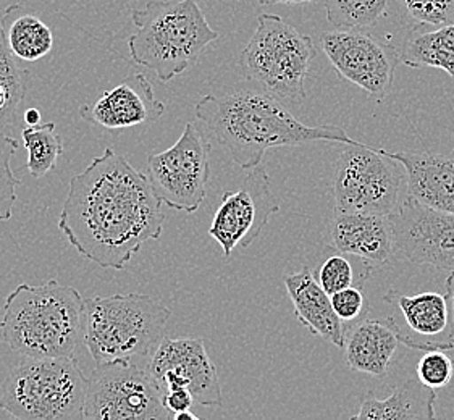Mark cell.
I'll return each mask as SVG.
<instances>
[{
  "mask_svg": "<svg viewBox=\"0 0 454 420\" xmlns=\"http://www.w3.org/2000/svg\"><path fill=\"white\" fill-rule=\"evenodd\" d=\"M165 214L147 175L107 147L70 180L59 229L78 254L123 270L164 231Z\"/></svg>",
  "mask_w": 454,
  "mask_h": 420,
  "instance_id": "1",
  "label": "cell"
},
{
  "mask_svg": "<svg viewBox=\"0 0 454 420\" xmlns=\"http://www.w3.org/2000/svg\"><path fill=\"white\" fill-rule=\"evenodd\" d=\"M194 113L212 131L230 159L245 170L259 167L270 149L318 141L357 144L345 129L309 127L270 94L247 88L222 96L207 94L196 104Z\"/></svg>",
  "mask_w": 454,
  "mask_h": 420,
  "instance_id": "2",
  "label": "cell"
},
{
  "mask_svg": "<svg viewBox=\"0 0 454 420\" xmlns=\"http://www.w3.org/2000/svg\"><path fill=\"white\" fill-rule=\"evenodd\" d=\"M84 299L57 280L20 284L4 304L0 333L5 345L27 359L73 357L82 335Z\"/></svg>",
  "mask_w": 454,
  "mask_h": 420,
  "instance_id": "3",
  "label": "cell"
},
{
  "mask_svg": "<svg viewBox=\"0 0 454 420\" xmlns=\"http://www.w3.org/2000/svg\"><path fill=\"white\" fill-rule=\"evenodd\" d=\"M131 19L137 33L128 37L129 55L160 82L184 74L220 37L198 0H151L131 10Z\"/></svg>",
  "mask_w": 454,
  "mask_h": 420,
  "instance_id": "4",
  "label": "cell"
},
{
  "mask_svg": "<svg viewBox=\"0 0 454 420\" xmlns=\"http://www.w3.org/2000/svg\"><path fill=\"white\" fill-rule=\"evenodd\" d=\"M172 311L141 292L84 299L82 339L98 366L151 357Z\"/></svg>",
  "mask_w": 454,
  "mask_h": 420,
  "instance_id": "5",
  "label": "cell"
},
{
  "mask_svg": "<svg viewBox=\"0 0 454 420\" xmlns=\"http://www.w3.org/2000/svg\"><path fill=\"white\" fill-rule=\"evenodd\" d=\"M88 388L74 357H25L0 385V409L12 420H86Z\"/></svg>",
  "mask_w": 454,
  "mask_h": 420,
  "instance_id": "6",
  "label": "cell"
},
{
  "mask_svg": "<svg viewBox=\"0 0 454 420\" xmlns=\"http://www.w3.org/2000/svg\"><path fill=\"white\" fill-rule=\"evenodd\" d=\"M317 55L312 39L273 13L257 17V27L241 52L246 76L283 104L306 97V80Z\"/></svg>",
  "mask_w": 454,
  "mask_h": 420,
  "instance_id": "7",
  "label": "cell"
},
{
  "mask_svg": "<svg viewBox=\"0 0 454 420\" xmlns=\"http://www.w3.org/2000/svg\"><path fill=\"white\" fill-rule=\"evenodd\" d=\"M406 182L400 164L380 149L353 144L340 154L333 172L335 214H375L390 217L401 206Z\"/></svg>",
  "mask_w": 454,
  "mask_h": 420,
  "instance_id": "8",
  "label": "cell"
},
{
  "mask_svg": "<svg viewBox=\"0 0 454 420\" xmlns=\"http://www.w3.org/2000/svg\"><path fill=\"white\" fill-rule=\"evenodd\" d=\"M86 420H173L164 392L147 366L135 361L102 364L90 377Z\"/></svg>",
  "mask_w": 454,
  "mask_h": 420,
  "instance_id": "9",
  "label": "cell"
},
{
  "mask_svg": "<svg viewBox=\"0 0 454 420\" xmlns=\"http://www.w3.org/2000/svg\"><path fill=\"white\" fill-rule=\"evenodd\" d=\"M147 178L157 199L170 209L194 214L207 194L210 144L194 123H186L170 149L147 159Z\"/></svg>",
  "mask_w": 454,
  "mask_h": 420,
  "instance_id": "10",
  "label": "cell"
},
{
  "mask_svg": "<svg viewBox=\"0 0 454 420\" xmlns=\"http://www.w3.org/2000/svg\"><path fill=\"white\" fill-rule=\"evenodd\" d=\"M322 51L338 76L380 102L390 94L400 51L367 31L335 29L320 37Z\"/></svg>",
  "mask_w": 454,
  "mask_h": 420,
  "instance_id": "11",
  "label": "cell"
},
{
  "mask_svg": "<svg viewBox=\"0 0 454 420\" xmlns=\"http://www.w3.org/2000/svg\"><path fill=\"white\" fill-rule=\"evenodd\" d=\"M278 209L270 178L259 165L249 170L238 190L223 192L209 235L222 247L223 257H230L237 247L251 246Z\"/></svg>",
  "mask_w": 454,
  "mask_h": 420,
  "instance_id": "12",
  "label": "cell"
},
{
  "mask_svg": "<svg viewBox=\"0 0 454 420\" xmlns=\"http://www.w3.org/2000/svg\"><path fill=\"white\" fill-rule=\"evenodd\" d=\"M388 219L396 256L411 264L454 272V214L432 209L408 196Z\"/></svg>",
  "mask_w": 454,
  "mask_h": 420,
  "instance_id": "13",
  "label": "cell"
},
{
  "mask_svg": "<svg viewBox=\"0 0 454 420\" xmlns=\"http://www.w3.org/2000/svg\"><path fill=\"white\" fill-rule=\"evenodd\" d=\"M162 392L190 390L194 401L220 408L223 404L217 369L202 338H164L147 361Z\"/></svg>",
  "mask_w": 454,
  "mask_h": 420,
  "instance_id": "14",
  "label": "cell"
},
{
  "mask_svg": "<svg viewBox=\"0 0 454 420\" xmlns=\"http://www.w3.org/2000/svg\"><path fill=\"white\" fill-rule=\"evenodd\" d=\"M165 113V105L155 97L153 84L143 74H133L115 88L102 92L92 104H84L80 117L92 127L125 129L154 123Z\"/></svg>",
  "mask_w": 454,
  "mask_h": 420,
  "instance_id": "15",
  "label": "cell"
},
{
  "mask_svg": "<svg viewBox=\"0 0 454 420\" xmlns=\"http://www.w3.org/2000/svg\"><path fill=\"white\" fill-rule=\"evenodd\" d=\"M414 347V341L393 317L363 319L346 338V362L351 370L383 378L390 370L398 345Z\"/></svg>",
  "mask_w": 454,
  "mask_h": 420,
  "instance_id": "16",
  "label": "cell"
},
{
  "mask_svg": "<svg viewBox=\"0 0 454 420\" xmlns=\"http://www.w3.org/2000/svg\"><path fill=\"white\" fill-rule=\"evenodd\" d=\"M328 246L373 265L387 264L393 251L390 219L375 214H335L327 229Z\"/></svg>",
  "mask_w": 454,
  "mask_h": 420,
  "instance_id": "17",
  "label": "cell"
},
{
  "mask_svg": "<svg viewBox=\"0 0 454 420\" xmlns=\"http://www.w3.org/2000/svg\"><path fill=\"white\" fill-rule=\"evenodd\" d=\"M380 151L404 168L408 196L432 209L454 214V151L450 154Z\"/></svg>",
  "mask_w": 454,
  "mask_h": 420,
  "instance_id": "18",
  "label": "cell"
},
{
  "mask_svg": "<svg viewBox=\"0 0 454 420\" xmlns=\"http://www.w3.org/2000/svg\"><path fill=\"white\" fill-rule=\"evenodd\" d=\"M283 284L301 323L312 335L325 339L338 349H345L351 325L336 315L330 296L317 284L309 267L304 265L298 272L285 275Z\"/></svg>",
  "mask_w": 454,
  "mask_h": 420,
  "instance_id": "19",
  "label": "cell"
},
{
  "mask_svg": "<svg viewBox=\"0 0 454 420\" xmlns=\"http://www.w3.org/2000/svg\"><path fill=\"white\" fill-rule=\"evenodd\" d=\"M383 301L400 309L408 329L418 335L419 341L440 351L454 349V319L451 315L450 292H424L406 296L390 290Z\"/></svg>",
  "mask_w": 454,
  "mask_h": 420,
  "instance_id": "20",
  "label": "cell"
},
{
  "mask_svg": "<svg viewBox=\"0 0 454 420\" xmlns=\"http://www.w3.org/2000/svg\"><path fill=\"white\" fill-rule=\"evenodd\" d=\"M436 392L419 380H406L385 400L367 394L351 420H438L435 414Z\"/></svg>",
  "mask_w": 454,
  "mask_h": 420,
  "instance_id": "21",
  "label": "cell"
},
{
  "mask_svg": "<svg viewBox=\"0 0 454 420\" xmlns=\"http://www.w3.org/2000/svg\"><path fill=\"white\" fill-rule=\"evenodd\" d=\"M401 64L432 66L454 78V25L418 27L409 31L400 49Z\"/></svg>",
  "mask_w": 454,
  "mask_h": 420,
  "instance_id": "22",
  "label": "cell"
},
{
  "mask_svg": "<svg viewBox=\"0 0 454 420\" xmlns=\"http://www.w3.org/2000/svg\"><path fill=\"white\" fill-rule=\"evenodd\" d=\"M2 27L10 52L20 60L36 62L54 47L52 29L27 7L10 5L2 15Z\"/></svg>",
  "mask_w": 454,
  "mask_h": 420,
  "instance_id": "23",
  "label": "cell"
},
{
  "mask_svg": "<svg viewBox=\"0 0 454 420\" xmlns=\"http://www.w3.org/2000/svg\"><path fill=\"white\" fill-rule=\"evenodd\" d=\"M27 91V74L10 52L4 27L0 23V131L15 136L20 123V107Z\"/></svg>",
  "mask_w": 454,
  "mask_h": 420,
  "instance_id": "24",
  "label": "cell"
},
{
  "mask_svg": "<svg viewBox=\"0 0 454 420\" xmlns=\"http://www.w3.org/2000/svg\"><path fill=\"white\" fill-rule=\"evenodd\" d=\"M396 0H327V19L336 29L367 31L390 15Z\"/></svg>",
  "mask_w": 454,
  "mask_h": 420,
  "instance_id": "25",
  "label": "cell"
},
{
  "mask_svg": "<svg viewBox=\"0 0 454 420\" xmlns=\"http://www.w3.org/2000/svg\"><path fill=\"white\" fill-rule=\"evenodd\" d=\"M21 137L27 151V172L33 178H43L55 170L57 162L64 154V143L55 131V123H39L23 127Z\"/></svg>",
  "mask_w": 454,
  "mask_h": 420,
  "instance_id": "26",
  "label": "cell"
},
{
  "mask_svg": "<svg viewBox=\"0 0 454 420\" xmlns=\"http://www.w3.org/2000/svg\"><path fill=\"white\" fill-rule=\"evenodd\" d=\"M19 147V141L15 137L0 131V222L12 219L17 202V188L21 182L13 175L10 160Z\"/></svg>",
  "mask_w": 454,
  "mask_h": 420,
  "instance_id": "27",
  "label": "cell"
},
{
  "mask_svg": "<svg viewBox=\"0 0 454 420\" xmlns=\"http://www.w3.org/2000/svg\"><path fill=\"white\" fill-rule=\"evenodd\" d=\"M314 276L328 296L348 290V288H353V286L363 290L364 286L363 282L357 280V276H356L353 262L348 261L343 254H336V256L325 259L318 267Z\"/></svg>",
  "mask_w": 454,
  "mask_h": 420,
  "instance_id": "28",
  "label": "cell"
},
{
  "mask_svg": "<svg viewBox=\"0 0 454 420\" xmlns=\"http://www.w3.org/2000/svg\"><path fill=\"white\" fill-rule=\"evenodd\" d=\"M419 382L430 390H440L451 384L454 375V359L445 351H428L416 367Z\"/></svg>",
  "mask_w": 454,
  "mask_h": 420,
  "instance_id": "29",
  "label": "cell"
},
{
  "mask_svg": "<svg viewBox=\"0 0 454 420\" xmlns=\"http://www.w3.org/2000/svg\"><path fill=\"white\" fill-rule=\"evenodd\" d=\"M418 27L454 25V0H403Z\"/></svg>",
  "mask_w": 454,
  "mask_h": 420,
  "instance_id": "30",
  "label": "cell"
},
{
  "mask_svg": "<svg viewBox=\"0 0 454 420\" xmlns=\"http://www.w3.org/2000/svg\"><path fill=\"white\" fill-rule=\"evenodd\" d=\"M330 299H332V306H333L336 315L348 325L355 323V322H361L364 315L371 309L363 290L356 288V286L332 294Z\"/></svg>",
  "mask_w": 454,
  "mask_h": 420,
  "instance_id": "31",
  "label": "cell"
},
{
  "mask_svg": "<svg viewBox=\"0 0 454 420\" xmlns=\"http://www.w3.org/2000/svg\"><path fill=\"white\" fill-rule=\"evenodd\" d=\"M194 402L196 401L190 390H172L164 393L165 408L172 416H176L180 412L192 411Z\"/></svg>",
  "mask_w": 454,
  "mask_h": 420,
  "instance_id": "32",
  "label": "cell"
},
{
  "mask_svg": "<svg viewBox=\"0 0 454 420\" xmlns=\"http://www.w3.org/2000/svg\"><path fill=\"white\" fill-rule=\"evenodd\" d=\"M255 2L261 5H302L316 0H255Z\"/></svg>",
  "mask_w": 454,
  "mask_h": 420,
  "instance_id": "33",
  "label": "cell"
},
{
  "mask_svg": "<svg viewBox=\"0 0 454 420\" xmlns=\"http://www.w3.org/2000/svg\"><path fill=\"white\" fill-rule=\"evenodd\" d=\"M25 121H27V127H35L41 123V112L37 109H27L25 112Z\"/></svg>",
  "mask_w": 454,
  "mask_h": 420,
  "instance_id": "34",
  "label": "cell"
},
{
  "mask_svg": "<svg viewBox=\"0 0 454 420\" xmlns=\"http://www.w3.org/2000/svg\"><path fill=\"white\" fill-rule=\"evenodd\" d=\"M445 292H450V298H451V307H453L454 319V272H451L450 276L446 278Z\"/></svg>",
  "mask_w": 454,
  "mask_h": 420,
  "instance_id": "35",
  "label": "cell"
},
{
  "mask_svg": "<svg viewBox=\"0 0 454 420\" xmlns=\"http://www.w3.org/2000/svg\"><path fill=\"white\" fill-rule=\"evenodd\" d=\"M173 420H202L200 417H198L196 414H192V411L180 412V414H176V416H173Z\"/></svg>",
  "mask_w": 454,
  "mask_h": 420,
  "instance_id": "36",
  "label": "cell"
}]
</instances>
